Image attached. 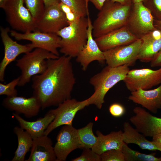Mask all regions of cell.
<instances>
[{
    "instance_id": "1",
    "label": "cell",
    "mask_w": 161,
    "mask_h": 161,
    "mask_svg": "<svg viewBox=\"0 0 161 161\" xmlns=\"http://www.w3.org/2000/svg\"><path fill=\"white\" fill-rule=\"evenodd\" d=\"M72 58L63 55L47 59L45 71L32 77L33 95L39 101L41 109L57 106L71 98L76 83Z\"/></svg>"
},
{
    "instance_id": "2",
    "label": "cell",
    "mask_w": 161,
    "mask_h": 161,
    "mask_svg": "<svg viewBox=\"0 0 161 161\" xmlns=\"http://www.w3.org/2000/svg\"><path fill=\"white\" fill-rule=\"evenodd\" d=\"M131 6L107 0L92 24L93 37L98 38L125 26Z\"/></svg>"
},
{
    "instance_id": "3",
    "label": "cell",
    "mask_w": 161,
    "mask_h": 161,
    "mask_svg": "<svg viewBox=\"0 0 161 161\" xmlns=\"http://www.w3.org/2000/svg\"><path fill=\"white\" fill-rule=\"evenodd\" d=\"M129 66L125 65L112 67L107 65L91 77L89 83L93 86L94 92L88 98V105H94L101 109L106 94L115 85L124 80L130 70Z\"/></svg>"
},
{
    "instance_id": "4",
    "label": "cell",
    "mask_w": 161,
    "mask_h": 161,
    "mask_svg": "<svg viewBox=\"0 0 161 161\" xmlns=\"http://www.w3.org/2000/svg\"><path fill=\"white\" fill-rule=\"evenodd\" d=\"M88 27V18L80 17L59 31L57 34L61 38L60 52L76 57L86 43Z\"/></svg>"
},
{
    "instance_id": "5",
    "label": "cell",
    "mask_w": 161,
    "mask_h": 161,
    "mask_svg": "<svg viewBox=\"0 0 161 161\" xmlns=\"http://www.w3.org/2000/svg\"><path fill=\"white\" fill-rule=\"evenodd\" d=\"M58 56L46 50L36 48L16 60V66L21 70L18 86H23L28 83L33 76L42 73L47 66V59Z\"/></svg>"
},
{
    "instance_id": "6",
    "label": "cell",
    "mask_w": 161,
    "mask_h": 161,
    "mask_svg": "<svg viewBox=\"0 0 161 161\" xmlns=\"http://www.w3.org/2000/svg\"><path fill=\"white\" fill-rule=\"evenodd\" d=\"M24 0H0L7 21L14 30L22 33L36 30V20L24 6Z\"/></svg>"
},
{
    "instance_id": "7",
    "label": "cell",
    "mask_w": 161,
    "mask_h": 161,
    "mask_svg": "<svg viewBox=\"0 0 161 161\" xmlns=\"http://www.w3.org/2000/svg\"><path fill=\"white\" fill-rule=\"evenodd\" d=\"M154 18L149 10L143 2L132 3L125 25L138 38L156 29Z\"/></svg>"
},
{
    "instance_id": "8",
    "label": "cell",
    "mask_w": 161,
    "mask_h": 161,
    "mask_svg": "<svg viewBox=\"0 0 161 161\" xmlns=\"http://www.w3.org/2000/svg\"><path fill=\"white\" fill-rule=\"evenodd\" d=\"M88 103V98L81 101L70 98L59 104L56 109H51L55 117L45 131L44 135L48 136L53 130L60 126L72 125L77 113L89 106Z\"/></svg>"
},
{
    "instance_id": "9",
    "label": "cell",
    "mask_w": 161,
    "mask_h": 161,
    "mask_svg": "<svg viewBox=\"0 0 161 161\" xmlns=\"http://www.w3.org/2000/svg\"><path fill=\"white\" fill-rule=\"evenodd\" d=\"M127 89L132 92L139 89L148 90L161 84V67L129 70L123 80Z\"/></svg>"
},
{
    "instance_id": "10",
    "label": "cell",
    "mask_w": 161,
    "mask_h": 161,
    "mask_svg": "<svg viewBox=\"0 0 161 161\" xmlns=\"http://www.w3.org/2000/svg\"><path fill=\"white\" fill-rule=\"evenodd\" d=\"M142 43L139 38L131 43L118 46L103 52L107 65L112 67L127 65H133L137 60V56Z\"/></svg>"
},
{
    "instance_id": "11",
    "label": "cell",
    "mask_w": 161,
    "mask_h": 161,
    "mask_svg": "<svg viewBox=\"0 0 161 161\" xmlns=\"http://www.w3.org/2000/svg\"><path fill=\"white\" fill-rule=\"evenodd\" d=\"M10 33L17 40L30 41L35 49H43L59 56L58 49L61 47V38L56 34L44 32L38 30L26 33L19 32L11 30Z\"/></svg>"
},
{
    "instance_id": "12",
    "label": "cell",
    "mask_w": 161,
    "mask_h": 161,
    "mask_svg": "<svg viewBox=\"0 0 161 161\" xmlns=\"http://www.w3.org/2000/svg\"><path fill=\"white\" fill-rule=\"evenodd\" d=\"M9 27H0V35L4 47L3 58L0 63V80L4 81V74L7 66L20 54L31 51L34 49L31 43L23 45L14 41L9 36Z\"/></svg>"
},
{
    "instance_id": "13",
    "label": "cell",
    "mask_w": 161,
    "mask_h": 161,
    "mask_svg": "<svg viewBox=\"0 0 161 161\" xmlns=\"http://www.w3.org/2000/svg\"><path fill=\"white\" fill-rule=\"evenodd\" d=\"M54 148L56 161H65L71 152L81 148L78 129L72 125H64L58 133Z\"/></svg>"
},
{
    "instance_id": "14",
    "label": "cell",
    "mask_w": 161,
    "mask_h": 161,
    "mask_svg": "<svg viewBox=\"0 0 161 161\" xmlns=\"http://www.w3.org/2000/svg\"><path fill=\"white\" fill-rule=\"evenodd\" d=\"M58 4L45 8L42 15L36 21L37 30L44 32L57 34L60 30L68 25L66 15Z\"/></svg>"
},
{
    "instance_id": "15",
    "label": "cell",
    "mask_w": 161,
    "mask_h": 161,
    "mask_svg": "<svg viewBox=\"0 0 161 161\" xmlns=\"http://www.w3.org/2000/svg\"><path fill=\"white\" fill-rule=\"evenodd\" d=\"M133 111L135 115L129 120L138 131L145 137H153L161 133V118L152 115L139 106L135 107Z\"/></svg>"
},
{
    "instance_id": "16",
    "label": "cell",
    "mask_w": 161,
    "mask_h": 161,
    "mask_svg": "<svg viewBox=\"0 0 161 161\" xmlns=\"http://www.w3.org/2000/svg\"><path fill=\"white\" fill-rule=\"evenodd\" d=\"M88 27L86 43L76 57V61L79 63L83 71H86L89 64L94 61L103 64L105 62L103 52L99 47L92 34L93 24L89 12L87 14Z\"/></svg>"
},
{
    "instance_id": "17",
    "label": "cell",
    "mask_w": 161,
    "mask_h": 161,
    "mask_svg": "<svg viewBox=\"0 0 161 161\" xmlns=\"http://www.w3.org/2000/svg\"><path fill=\"white\" fill-rule=\"evenodd\" d=\"M2 103L6 109L18 114H22L27 118L37 115L41 109L39 101L33 95L29 98L17 96L7 97Z\"/></svg>"
},
{
    "instance_id": "18",
    "label": "cell",
    "mask_w": 161,
    "mask_h": 161,
    "mask_svg": "<svg viewBox=\"0 0 161 161\" xmlns=\"http://www.w3.org/2000/svg\"><path fill=\"white\" fill-rule=\"evenodd\" d=\"M138 39L126 26L95 38L99 47L103 52L130 44Z\"/></svg>"
},
{
    "instance_id": "19",
    "label": "cell",
    "mask_w": 161,
    "mask_h": 161,
    "mask_svg": "<svg viewBox=\"0 0 161 161\" xmlns=\"http://www.w3.org/2000/svg\"><path fill=\"white\" fill-rule=\"evenodd\" d=\"M128 99L140 104L153 113L161 109V84L157 88L151 90L139 89L131 92Z\"/></svg>"
},
{
    "instance_id": "20",
    "label": "cell",
    "mask_w": 161,
    "mask_h": 161,
    "mask_svg": "<svg viewBox=\"0 0 161 161\" xmlns=\"http://www.w3.org/2000/svg\"><path fill=\"white\" fill-rule=\"evenodd\" d=\"M140 38L142 43L137 60L143 62H150L161 49V31L156 29Z\"/></svg>"
},
{
    "instance_id": "21",
    "label": "cell",
    "mask_w": 161,
    "mask_h": 161,
    "mask_svg": "<svg viewBox=\"0 0 161 161\" xmlns=\"http://www.w3.org/2000/svg\"><path fill=\"white\" fill-rule=\"evenodd\" d=\"M51 139L44 135L33 139L30 156L25 161H56Z\"/></svg>"
},
{
    "instance_id": "22",
    "label": "cell",
    "mask_w": 161,
    "mask_h": 161,
    "mask_svg": "<svg viewBox=\"0 0 161 161\" xmlns=\"http://www.w3.org/2000/svg\"><path fill=\"white\" fill-rule=\"evenodd\" d=\"M13 114L20 127L27 131L33 139L44 135L45 131L55 117L54 114L50 110L43 117L34 121L25 120L16 112Z\"/></svg>"
},
{
    "instance_id": "23",
    "label": "cell",
    "mask_w": 161,
    "mask_h": 161,
    "mask_svg": "<svg viewBox=\"0 0 161 161\" xmlns=\"http://www.w3.org/2000/svg\"><path fill=\"white\" fill-rule=\"evenodd\" d=\"M123 133V131L120 130L112 131L105 135L100 131H97V140L92 149L99 155L112 149L121 150L124 143Z\"/></svg>"
},
{
    "instance_id": "24",
    "label": "cell",
    "mask_w": 161,
    "mask_h": 161,
    "mask_svg": "<svg viewBox=\"0 0 161 161\" xmlns=\"http://www.w3.org/2000/svg\"><path fill=\"white\" fill-rule=\"evenodd\" d=\"M123 141L127 144H135L143 149L150 151L158 150L161 152V148L152 141L146 139L145 137L133 128L129 123L125 122L123 124Z\"/></svg>"
},
{
    "instance_id": "25",
    "label": "cell",
    "mask_w": 161,
    "mask_h": 161,
    "mask_svg": "<svg viewBox=\"0 0 161 161\" xmlns=\"http://www.w3.org/2000/svg\"><path fill=\"white\" fill-rule=\"evenodd\" d=\"M13 132L16 135L18 146L12 161H24L26 154L31 149L33 143L31 136L20 127L15 126Z\"/></svg>"
},
{
    "instance_id": "26",
    "label": "cell",
    "mask_w": 161,
    "mask_h": 161,
    "mask_svg": "<svg viewBox=\"0 0 161 161\" xmlns=\"http://www.w3.org/2000/svg\"><path fill=\"white\" fill-rule=\"evenodd\" d=\"M93 125L91 122L85 126L78 129L81 149H92L96 143L97 137L93 133Z\"/></svg>"
},
{
    "instance_id": "27",
    "label": "cell",
    "mask_w": 161,
    "mask_h": 161,
    "mask_svg": "<svg viewBox=\"0 0 161 161\" xmlns=\"http://www.w3.org/2000/svg\"><path fill=\"white\" fill-rule=\"evenodd\" d=\"M121 150L125 157V161H161V157H157L155 154H146L142 153L130 148L124 143Z\"/></svg>"
},
{
    "instance_id": "28",
    "label": "cell",
    "mask_w": 161,
    "mask_h": 161,
    "mask_svg": "<svg viewBox=\"0 0 161 161\" xmlns=\"http://www.w3.org/2000/svg\"><path fill=\"white\" fill-rule=\"evenodd\" d=\"M69 6L78 17H85L89 12L87 0H60Z\"/></svg>"
},
{
    "instance_id": "29",
    "label": "cell",
    "mask_w": 161,
    "mask_h": 161,
    "mask_svg": "<svg viewBox=\"0 0 161 161\" xmlns=\"http://www.w3.org/2000/svg\"><path fill=\"white\" fill-rule=\"evenodd\" d=\"M24 1L26 7L36 21L44 11V0H24Z\"/></svg>"
},
{
    "instance_id": "30",
    "label": "cell",
    "mask_w": 161,
    "mask_h": 161,
    "mask_svg": "<svg viewBox=\"0 0 161 161\" xmlns=\"http://www.w3.org/2000/svg\"><path fill=\"white\" fill-rule=\"evenodd\" d=\"M20 80L19 76L8 83H0V95H5L7 97H12L17 96V91L16 89Z\"/></svg>"
},
{
    "instance_id": "31",
    "label": "cell",
    "mask_w": 161,
    "mask_h": 161,
    "mask_svg": "<svg viewBox=\"0 0 161 161\" xmlns=\"http://www.w3.org/2000/svg\"><path fill=\"white\" fill-rule=\"evenodd\" d=\"M101 161H125L121 150L112 149L107 151L100 155Z\"/></svg>"
},
{
    "instance_id": "32",
    "label": "cell",
    "mask_w": 161,
    "mask_h": 161,
    "mask_svg": "<svg viewBox=\"0 0 161 161\" xmlns=\"http://www.w3.org/2000/svg\"><path fill=\"white\" fill-rule=\"evenodd\" d=\"M155 20H161V0H147L143 3Z\"/></svg>"
},
{
    "instance_id": "33",
    "label": "cell",
    "mask_w": 161,
    "mask_h": 161,
    "mask_svg": "<svg viewBox=\"0 0 161 161\" xmlns=\"http://www.w3.org/2000/svg\"><path fill=\"white\" fill-rule=\"evenodd\" d=\"M80 156L72 159V161H101L100 155L97 154L91 148L83 149Z\"/></svg>"
},
{
    "instance_id": "34",
    "label": "cell",
    "mask_w": 161,
    "mask_h": 161,
    "mask_svg": "<svg viewBox=\"0 0 161 161\" xmlns=\"http://www.w3.org/2000/svg\"><path fill=\"white\" fill-rule=\"evenodd\" d=\"M109 110L111 114L115 117H120L125 112L124 107L118 103H114L111 105L109 107Z\"/></svg>"
},
{
    "instance_id": "35",
    "label": "cell",
    "mask_w": 161,
    "mask_h": 161,
    "mask_svg": "<svg viewBox=\"0 0 161 161\" xmlns=\"http://www.w3.org/2000/svg\"><path fill=\"white\" fill-rule=\"evenodd\" d=\"M150 62L151 67H161V49Z\"/></svg>"
},
{
    "instance_id": "36",
    "label": "cell",
    "mask_w": 161,
    "mask_h": 161,
    "mask_svg": "<svg viewBox=\"0 0 161 161\" xmlns=\"http://www.w3.org/2000/svg\"><path fill=\"white\" fill-rule=\"evenodd\" d=\"M88 1L92 3L95 8L99 10H100L103 6L105 2L107 0H87Z\"/></svg>"
},
{
    "instance_id": "37",
    "label": "cell",
    "mask_w": 161,
    "mask_h": 161,
    "mask_svg": "<svg viewBox=\"0 0 161 161\" xmlns=\"http://www.w3.org/2000/svg\"><path fill=\"white\" fill-rule=\"evenodd\" d=\"M45 8L52 5L58 4L60 2V0H44Z\"/></svg>"
},
{
    "instance_id": "38",
    "label": "cell",
    "mask_w": 161,
    "mask_h": 161,
    "mask_svg": "<svg viewBox=\"0 0 161 161\" xmlns=\"http://www.w3.org/2000/svg\"><path fill=\"white\" fill-rule=\"evenodd\" d=\"M152 141L161 148V133L153 137Z\"/></svg>"
},
{
    "instance_id": "39",
    "label": "cell",
    "mask_w": 161,
    "mask_h": 161,
    "mask_svg": "<svg viewBox=\"0 0 161 161\" xmlns=\"http://www.w3.org/2000/svg\"><path fill=\"white\" fill-rule=\"evenodd\" d=\"M114 2H117L121 4L126 5H130L132 4V0H111Z\"/></svg>"
},
{
    "instance_id": "40",
    "label": "cell",
    "mask_w": 161,
    "mask_h": 161,
    "mask_svg": "<svg viewBox=\"0 0 161 161\" xmlns=\"http://www.w3.org/2000/svg\"><path fill=\"white\" fill-rule=\"evenodd\" d=\"M154 24L156 29L161 31V20H157L154 19Z\"/></svg>"
},
{
    "instance_id": "41",
    "label": "cell",
    "mask_w": 161,
    "mask_h": 161,
    "mask_svg": "<svg viewBox=\"0 0 161 161\" xmlns=\"http://www.w3.org/2000/svg\"><path fill=\"white\" fill-rule=\"evenodd\" d=\"M147 0H132V3H137L139 2H143V3L145 2Z\"/></svg>"
}]
</instances>
